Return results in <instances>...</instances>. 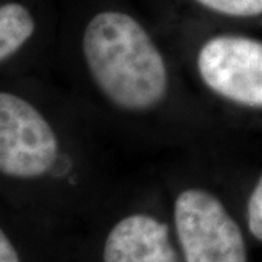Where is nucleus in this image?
Masks as SVG:
<instances>
[{
    "mask_svg": "<svg viewBox=\"0 0 262 262\" xmlns=\"http://www.w3.org/2000/svg\"><path fill=\"white\" fill-rule=\"evenodd\" d=\"M196 67L215 95L249 108H262V42L241 35L210 38Z\"/></svg>",
    "mask_w": 262,
    "mask_h": 262,
    "instance_id": "4",
    "label": "nucleus"
},
{
    "mask_svg": "<svg viewBox=\"0 0 262 262\" xmlns=\"http://www.w3.org/2000/svg\"><path fill=\"white\" fill-rule=\"evenodd\" d=\"M0 262H20L19 255L6 233L0 229Z\"/></svg>",
    "mask_w": 262,
    "mask_h": 262,
    "instance_id": "9",
    "label": "nucleus"
},
{
    "mask_svg": "<svg viewBox=\"0 0 262 262\" xmlns=\"http://www.w3.org/2000/svg\"><path fill=\"white\" fill-rule=\"evenodd\" d=\"M57 158L58 140L42 114L18 95L0 92V173L38 178Z\"/></svg>",
    "mask_w": 262,
    "mask_h": 262,
    "instance_id": "3",
    "label": "nucleus"
},
{
    "mask_svg": "<svg viewBox=\"0 0 262 262\" xmlns=\"http://www.w3.org/2000/svg\"><path fill=\"white\" fill-rule=\"evenodd\" d=\"M35 31L29 10L19 3L0 6V63L12 57Z\"/></svg>",
    "mask_w": 262,
    "mask_h": 262,
    "instance_id": "6",
    "label": "nucleus"
},
{
    "mask_svg": "<svg viewBox=\"0 0 262 262\" xmlns=\"http://www.w3.org/2000/svg\"><path fill=\"white\" fill-rule=\"evenodd\" d=\"M83 54L99 91L122 110L146 111L166 96V63L147 31L130 15H95L84 29Z\"/></svg>",
    "mask_w": 262,
    "mask_h": 262,
    "instance_id": "1",
    "label": "nucleus"
},
{
    "mask_svg": "<svg viewBox=\"0 0 262 262\" xmlns=\"http://www.w3.org/2000/svg\"><path fill=\"white\" fill-rule=\"evenodd\" d=\"M173 219L185 262H248L241 227L211 192L200 188L182 191Z\"/></svg>",
    "mask_w": 262,
    "mask_h": 262,
    "instance_id": "2",
    "label": "nucleus"
},
{
    "mask_svg": "<svg viewBox=\"0 0 262 262\" xmlns=\"http://www.w3.org/2000/svg\"><path fill=\"white\" fill-rule=\"evenodd\" d=\"M248 229L256 241L262 242V175L251 192L246 207Z\"/></svg>",
    "mask_w": 262,
    "mask_h": 262,
    "instance_id": "8",
    "label": "nucleus"
},
{
    "mask_svg": "<svg viewBox=\"0 0 262 262\" xmlns=\"http://www.w3.org/2000/svg\"><path fill=\"white\" fill-rule=\"evenodd\" d=\"M103 262H179L168 226L149 214L124 217L103 245Z\"/></svg>",
    "mask_w": 262,
    "mask_h": 262,
    "instance_id": "5",
    "label": "nucleus"
},
{
    "mask_svg": "<svg viewBox=\"0 0 262 262\" xmlns=\"http://www.w3.org/2000/svg\"><path fill=\"white\" fill-rule=\"evenodd\" d=\"M203 6L227 16L251 18L262 13V0H196Z\"/></svg>",
    "mask_w": 262,
    "mask_h": 262,
    "instance_id": "7",
    "label": "nucleus"
}]
</instances>
